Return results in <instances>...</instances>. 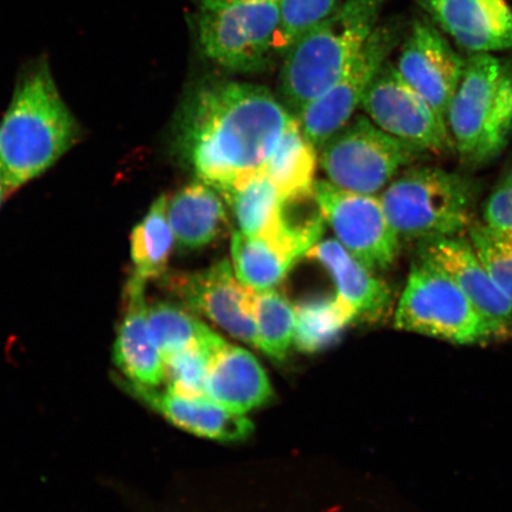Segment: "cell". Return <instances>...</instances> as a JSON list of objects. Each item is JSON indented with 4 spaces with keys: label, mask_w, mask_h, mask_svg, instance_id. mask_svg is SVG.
I'll return each mask as SVG.
<instances>
[{
    "label": "cell",
    "mask_w": 512,
    "mask_h": 512,
    "mask_svg": "<svg viewBox=\"0 0 512 512\" xmlns=\"http://www.w3.org/2000/svg\"><path fill=\"white\" fill-rule=\"evenodd\" d=\"M293 114L270 89L241 81L192 88L177 114L174 147L200 181L228 194L260 174Z\"/></svg>",
    "instance_id": "6da1fadb"
},
{
    "label": "cell",
    "mask_w": 512,
    "mask_h": 512,
    "mask_svg": "<svg viewBox=\"0 0 512 512\" xmlns=\"http://www.w3.org/2000/svg\"><path fill=\"white\" fill-rule=\"evenodd\" d=\"M81 127L46 61L19 76L0 123V181L8 195L49 170L79 142Z\"/></svg>",
    "instance_id": "7a4b0ae2"
},
{
    "label": "cell",
    "mask_w": 512,
    "mask_h": 512,
    "mask_svg": "<svg viewBox=\"0 0 512 512\" xmlns=\"http://www.w3.org/2000/svg\"><path fill=\"white\" fill-rule=\"evenodd\" d=\"M384 0H345L284 55L280 100L293 115L335 85L379 25Z\"/></svg>",
    "instance_id": "3957f363"
},
{
    "label": "cell",
    "mask_w": 512,
    "mask_h": 512,
    "mask_svg": "<svg viewBox=\"0 0 512 512\" xmlns=\"http://www.w3.org/2000/svg\"><path fill=\"white\" fill-rule=\"evenodd\" d=\"M479 188L473 179L434 166H412L380 200L402 245L462 235L475 223Z\"/></svg>",
    "instance_id": "277c9868"
},
{
    "label": "cell",
    "mask_w": 512,
    "mask_h": 512,
    "mask_svg": "<svg viewBox=\"0 0 512 512\" xmlns=\"http://www.w3.org/2000/svg\"><path fill=\"white\" fill-rule=\"evenodd\" d=\"M454 150L467 165L492 162L512 136V66L491 54L466 60L446 114Z\"/></svg>",
    "instance_id": "5b68a950"
},
{
    "label": "cell",
    "mask_w": 512,
    "mask_h": 512,
    "mask_svg": "<svg viewBox=\"0 0 512 512\" xmlns=\"http://www.w3.org/2000/svg\"><path fill=\"white\" fill-rule=\"evenodd\" d=\"M394 325L460 345L496 341L494 331L450 275L418 255L395 311Z\"/></svg>",
    "instance_id": "8992f818"
},
{
    "label": "cell",
    "mask_w": 512,
    "mask_h": 512,
    "mask_svg": "<svg viewBox=\"0 0 512 512\" xmlns=\"http://www.w3.org/2000/svg\"><path fill=\"white\" fill-rule=\"evenodd\" d=\"M196 23L203 54L229 72H261L277 55L279 2L200 0Z\"/></svg>",
    "instance_id": "52a82bcc"
},
{
    "label": "cell",
    "mask_w": 512,
    "mask_h": 512,
    "mask_svg": "<svg viewBox=\"0 0 512 512\" xmlns=\"http://www.w3.org/2000/svg\"><path fill=\"white\" fill-rule=\"evenodd\" d=\"M426 152L357 115L319 149V163L336 187L376 195Z\"/></svg>",
    "instance_id": "ba28073f"
},
{
    "label": "cell",
    "mask_w": 512,
    "mask_h": 512,
    "mask_svg": "<svg viewBox=\"0 0 512 512\" xmlns=\"http://www.w3.org/2000/svg\"><path fill=\"white\" fill-rule=\"evenodd\" d=\"M313 194L336 240L350 254L375 273L394 265L402 243L380 196L344 190L329 181L316 182Z\"/></svg>",
    "instance_id": "9c48e42d"
},
{
    "label": "cell",
    "mask_w": 512,
    "mask_h": 512,
    "mask_svg": "<svg viewBox=\"0 0 512 512\" xmlns=\"http://www.w3.org/2000/svg\"><path fill=\"white\" fill-rule=\"evenodd\" d=\"M184 309L219 325L240 341L256 348L253 288L236 277L232 262L223 259L196 272H168L158 280Z\"/></svg>",
    "instance_id": "30bf717a"
},
{
    "label": "cell",
    "mask_w": 512,
    "mask_h": 512,
    "mask_svg": "<svg viewBox=\"0 0 512 512\" xmlns=\"http://www.w3.org/2000/svg\"><path fill=\"white\" fill-rule=\"evenodd\" d=\"M362 111L381 130L426 153H445L454 149L446 120L402 79L389 61L375 75Z\"/></svg>",
    "instance_id": "8fae6325"
},
{
    "label": "cell",
    "mask_w": 512,
    "mask_h": 512,
    "mask_svg": "<svg viewBox=\"0 0 512 512\" xmlns=\"http://www.w3.org/2000/svg\"><path fill=\"white\" fill-rule=\"evenodd\" d=\"M398 30L377 27L366 46L329 91L297 115L306 137L319 151L361 108L371 81L398 43Z\"/></svg>",
    "instance_id": "7c38bea8"
},
{
    "label": "cell",
    "mask_w": 512,
    "mask_h": 512,
    "mask_svg": "<svg viewBox=\"0 0 512 512\" xmlns=\"http://www.w3.org/2000/svg\"><path fill=\"white\" fill-rule=\"evenodd\" d=\"M416 255L450 275L494 331L496 341L512 337V302L492 279L469 238L457 235L420 242Z\"/></svg>",
    "instance_id": "4fadbf2b"
},
{
    "label": "cell",
    "mask_w": 512,
    "mask_h": 512,
    "mask_svg": "<svg viewBox=\"0 0 512 512\" xmlns=\"http://www.w3.org/2000/svg\"><path fill=\"white\" fill-rule=\"evenodd\" d=\"M466 60L428 21H416L403 43L396 69L441 118L446 120L454 94L463 78Z\"/></svg>",
    "instance_id": "5bb4252c"
},
{
    "label": "cell",
    "mask_w": 512,
    "mask_h": 512,
    "mask_svg": "<svg viewBox=\"0 0 512 512\" xmlns=\"http://www.w3.org/2000/svg\"><path fill=\"white\" fill-rule=\"evenodd\" d=\"M458 46L473 54L512 49V10L505 0H416Z\"/></svg>",
    "instance_id": "9a60e30c"
},
{
    "label": "cell",
    "mask_w": 512,
    "mask_h": 512,
    "mask_svg": "<svg viewBox=\"0 0 512 512\" xmlns=\"http://www.w3.org/2000/svg\"><path fill=\"white\" fill-rule=\"evenodd\" d=\"M121 387L162 415L170 424L197 437L235 443L245 440L254 431L245 414L232 411L208 398H189L169 389L145 388L121 380Z\"/></svg>",
    "instance_id": "2e32d148"
},
{
    "label": "cell",
    "mask_w": 512,
    "mask_h": 512,
    "mask_svg": "<svg viewBox=\"0 0 512 512\" xmlns=\"http://www.w3.org/2000/svg\"><path fill=\"white\" fill-rule=\"evenodd\" d=\"M145 280L131 274L124 290L125 312L114 342V364L121 380L145 388L165 383V361L147 325Z\"/></svg>",
    "instance_id": "e0dca14e"
},
{
    "label": "cell",
    "mask_w": 512,
    "mask_h": 512,
    "mask_svg": "<svg viewBox=\"0 0 512 512\" xmlns=\"http://www.w3.org/2000/svg\"><path fill=\"white\" fill-rule=\"evenodd\" d=\"M306 258L317 261L328 271L337 296L354 311L356 322L377 323L388 315L393 304L390 287L336 239L320 240Z\"/></svg>",
    "instance_id": "ac0fdd59"
},
{
    "label": "cell",
    "mask_w": 512,
    "mask_h": 512,
    "mask_svg": "<svg viewBox=\"0 0 512 512\" xmlns=\"http://www.w3.org/2000/svg\"><path fill=\"white\" fill-rule=\"evenodd\" d=\"M272 396L271 382L255 356L236 345L224 344L211 364L206 398L246 414L265 406Z\"/></svg>",
    "instance_id": "d6986e66"
},
{
    "label": "cell",
    "mask_w": 512,
    "mask_h": 512,
    "mask_svg": "<svg viewBox=\"0 0 512 512\" xmlns=\"http://www.w3.org/2000/svg\"><path fill=\"white\" fill-rule=\"evenodd\" d=\"M168 217L175 243L183 251H198L227 232V203L220 192L196 179L168 198Z\"/></svg>",
    "instance_id": "ffe728a7"
},
{
    "label": "cell",
    "mask_w": 512,
    "mask_h": 512,
    "mask_svg": "<svg viewBox=\"0 0 512 512\" xmlns=\"http://www.w3.org/2000/svg\"><path fill=\"white\" fill-rule=\"evenodd\" d=\"M317 151L293 115L264 169V174L285 200L313 195L319 159Z\"/></svg>",
    "instance_id": "44dd1931"
},
{
    "label": "cell",
    "mask_w": 512,
    "mask_h": 512,
    "mask_svg": "<svg viewBox=\"0 0 512 512\" xmlns=\"http://www.w3.org/2000/svg\"><path fill=\"white\" fill-rule=\"evenodd\" d=\"M232 265L236 277L256 292L271 290L286 278L303 254L283 243L252 238L235 230L232 235Z\"/></svg>",
    "instance_id": "7402d4cb"
},
{
    "label": "cell",
    "mask_w": 512,
    "mask_h": 512,
    "mask_svg": "<svg viewBox=\"0 0 512 512\" xmlns=\"http://www.w3.org/2000/svg\"><path fill=\"white\" fill-rule=\"evenodd\" d=\"M175 238L168 217V197L160 195L136 227L130 238L132 274L149 283L169 272Z\"/></svg>",
    "instance_id": "603a6c76"
},
{
    "label": "cell",
    "mask_w": 512,
    "mask_h": 512,
    "mask_svg": "<svg viewBox=\"0 0 512 512\" xmlns=\"http://www.w3.org/2000/svg\"><path fill=\"white\" fill-rule=\"evenodd\" d=\"M354 322V311L337 294L304 300L296 306L294 344L304 352L323 350L336 342Z\"/></svg>",
    "instance_id": "cb8c5ba5"
},
{
    "label": "cell",
    "mask_w": 512,
    "mask_h": 512,
    "mask_svg": "<svg viewBox=\"0 0 512 512\" xmlns=\"http://www.w3.org/2000/svg\"><path fill=\"white\" fill-rule=\"evenodd\" d=\"M256 348L273 361L283 362L294 344L296 306L275 288L256 293Z\"/></svg>",
    "instance_id": "d4e9b609"
},
{
    "label": "cell",
    "mask_w": 512,
    "mask_h": 512,
    "mask_svg": "<svg viewBox=\"0 0 512 512\" xmlns=\"http://www.w3.org/2000/svg\"><path fill=\"white\" fill-rule=\"evenodd\" d=\"M147 325L164 360L217 335L192 312L171 303L157 302L149 305Z\"/></svg>",
    "instance_id": "484cf974"
},
{
    "label": "cell",
    "mask_w": 512,
    "mask_h": 512,
    "mask_svg": "<svg viewBox=\"0 0 512 512\" xmlns=\"http://www.w3.org/2000/svg\"><path fill=\"white\" fill-rule=\"evenodd\" d=\"M227 342L220 335L165 358L166 389L189 398H206L211 364Z\"/></svg>",
    "instance_id": "4316f807"
},
{
    "label": "cell",
    "mask_w": 512,
    "mask_h": 512,
    "mask_svg": "<svg viewBox=\"0 0 512 512\" xmlns=\"http://www.w3.org/2000/svg\"><path fill=\"white\" fill-rule=\"evenodd\" d=\"M341 0H279L277 55H285L299 38L334 12Z\"/></svg>",
    "instance_id": "83f0119b"
},
{
    "label": "cell",
    "mask_w": 512,
    "mask_h": 512,
    "mask_svg": "<svg viewBox=\"0 0 512 512\" xmlns=\"http://www.w3.org/2000/svg\"><path fill=\"white\" fill-rule=\"evenodd\" d=\"M467 238L492 279L512 302V242L479 222L473 223L467 230Z\"/></svg>",
    "instance_id": "f1b7e54d"
},
{
    "label": "cell",
    "mask_w": 512,
    "mask_h": 512,
    "mask_svg": "<svg viewBox=\"0 0 512 512\" xmlns=\"http://www.w3.org/2000/svg\"><path fill=\"white\" fill-rule=\"evenodd\" d=\"M483 223L512 242V169L498 182L485 203Z\"/></svg>",
    "instance_id": "f546056e"
},
{
    "label": "cell",
    "mask_w": 512,
    "mask_h": 512,
    "mask_svg": "<svg viewBox=\"0 0 512 512\" xmlns=\"http://www.w3.org/2000/svg\"><path fill=\"white\" fill-rule=\"evenodd\" d=\"M8 192H6L4 185L2 181H0V206H2V203L8 198Z\"/></svg>",
    "instance_id": "4dcf8cb0"
},
{
    "label": "cell",
    "mask_w": 512,
    "mask_h": 512,
    "mask_svg": "<svg viewBox=\"0 0 512 512\" xmlns=\"http://www.w3.org/2000/svg\"><path fill=\"white\" fill-rule=\"evenodd\" d=\"M236 2H245V3H271V2H279V0H236Z\"/></svg>",
    "instance_id": "1f68e13d"
}]
</instances>
